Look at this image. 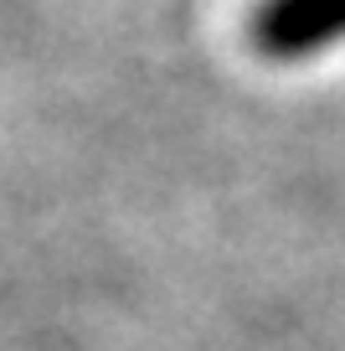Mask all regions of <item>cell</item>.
I'll list each match as a JSON object with an SVG mask.
<instances>
[{
	"label": "cell",
	"mask_w": 345,
	"mask_h": 351,
	"mask_svg": "<svg viewBox=\"0 0 345 351\" xmlns=\"http://www.w3.org/2000/svg\"><path fill=\"white\" fill-rule=\"evenodd\" d=\"M248 36L268 62H304L345 42V0H258Z\"/></svg>",
	"instance_id": "cell-1"
}]
</instances>
